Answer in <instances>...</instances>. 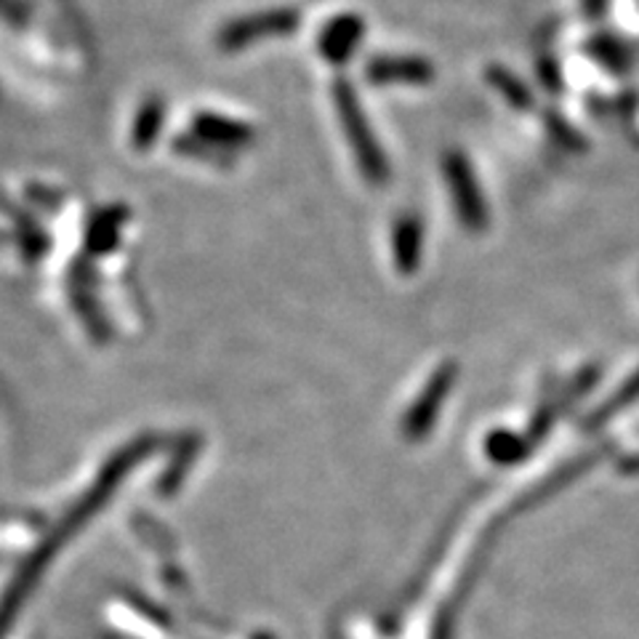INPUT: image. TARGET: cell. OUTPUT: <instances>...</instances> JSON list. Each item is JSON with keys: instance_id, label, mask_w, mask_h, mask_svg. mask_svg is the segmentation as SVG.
I'll return each mask as SVG.
<instances>
[{"instance_id": "cell-1", "label": "cell", "mask_w": 639, "mask_h": 639, "mask_svg": "<svg viewBox=\"0 0 639 639\" xmlns=\"http://www.w3.org/2000/svg\"><path fill=\"white\" fill-rule=\"evenodd\" d=\"M333 107H336V118L342 123L346 145L352 149V158H355L357 169H360V176L368 184H373V187L390 184V158H386L379 136H376L366 110H362V101L357 97L355 86L346 77H336L333 81Z\"/></svg>"}, {"instance_id": "cell-14", "label": "cell", "mask_w": 639, "mask_h": 639, "mask_svg": "<svg viewBox=\"0 0 639 639\" xmlns=\"http://www.w3.org/2000/svg\"><path fill=\"white\" fill-rule=\"evenodd\" d=\"M581 5H583V14L591 16V20H602L607 5H611V0H581Z\"/></svg>"}, {"instance_id": "cell-5", "label": "cell", "mask_w": 639, "mask_h": 639, "mask_svg": "<svg viewBox=\"0 0 639 639\" xmlns=\"http://www.w3.org/2000/svg\"><path fill=\"white\" fill-rule=\"evenodd\" d=\"M366 33V20L360 14L333 16L318 33V53L328 64H333V67H342L360 49Z\"/></svg>"}, {"instance_id": "cell-12", "label": "cell", "mask_w": 639, "mask_h": 639, "mask_svg": "<svg viewBox=\"0 0 639 639\" xmlns=\"http://www.w3.org/2000/svg\"><path fill=\"white\" fill-rule=\"evenodd\" d=\"M160 121H163V105H160V101H152V105H147L145 112H142L139 131H136V142H139V145L152 142L160 131Z\"/></svg>"}, {"instance_id": "cell-4", "label": "cell", "mask_w": 639, "mask_h": 639, "mask_svg": "<svg viewBox=\"0 0 639 639\" xmlns=\"http://www.w3.org/2000/svg\"><path fill=\"white\" fill-rule=\"evenodd\" d=\"M366 77L373 86H427L434 81V64L414 53H376L366 62Z\"/></svg>"}, {"instance_id": "cell-6", "label": "cell", "mask_w": 639, "mask_h": 639, "mask_svg": "<svg viewBox=\"0 0 639 639\" xmlns=\"http://www.w3.org/2000/svg\"><path fill=\"white\" fill-rule=\"evenodd\" d=\"M193 134L230 155L235 152V149L254 145L256 139V131L250 128L248 123L235 121V118L226 115H217V112H200L193 123Z\"/></svg>"}, {"instance_id": "cell-10", "label": "cell", "mask_w": 639, "mask_h": 639, "mask_svg": "<svg viewBox=\"0 0 639 639\" xmlns=\"http://www.w3.org/2000/svg\"><path fill=\"white\" fill-rule=\"evenodd\" d=\"M543 123H546V134L552 136L554 145L567 149V152H583L587 149V139H583L581 134H578L576 128H573L570 123L565 121L563 115H557V112H549L546 118H543Z\"/></svg>"}, {"instance_id": "cell-3", "label": "cell", "mask_w": 639, "mask_h": 639, "mask_svg": "<svg viewBox=\"0 0 639 639\" xmlns=\"http://www.w3.org/2000/svg\"><path fill=\"white\" fill-rule=\"evenodd\" d=\"M298 25H302V11L291 9V5H278V9L254 11V14L226 22L219 29L217 44L224 53H237L261 44V40L285 38V35L296 33Z\"/></svg>"}, {"instance_id": "cell-11", "label": "cell", "mask_w": 639, "mask_h": 639, "mask_svg": "<svg viewBox=\"0 0 639 639\" xmlns=\"http://www.w3.org/2000/svg\"><path fill=\"white\" fill-rule=\"evenodd\" d=\"M179 152L184 155H193L197 160H206V163H222V165H230L232 163V155L224 152V149L208 145V142H202L200 136H184V139L176 142Z\"/></svg>"}, {"instance_id": "cell-9", "label": "cell", "mask_w": 639, "mask_h": 639, "mask_svg": "<svg viewBox=\"0 0 639 639\" xmlns=\"http://www.w3.org/2000/svg\"><path fill=\"white\" fill-rule=\"evenodd\" d=\"M486 77H488V83L493 86V91L499 94V97L504 99L506 105L512 107V110L530 112L536 107L533 91H530V88L525 86L523 77H517L515 73H512V70L501 67V64H491V67L486 70Z\"/></svg>"}, {"instance_id": "cell-8", "label": "cell", "mask_w": 639, "mask_h": 639, "mask_svg": "<svg viewBox=\"0 0 639 639\" xmlns=\"http://www.w3.org/2000/svg\"><path fill=\"white\" fill-rule=\"evenodd\" d=\"M587 53L600 64L602 70L613 75H626L631 70V49L626 40H620L613 33H597L587 40Z\"/></svg>"}, {"instance_id": "cell-7", "label": "cell", "mask_w": 639, "mask_h": 639, "mask_svg": "<svg viewBox=\"0 0 639 639\" xmlns=\"http://www.w3.org/2000/svg\"><path fill=\"white\" fill-rule=\"evenodd\" d=\"M423 219L416 211H403L392 224V254L400 272H414L421 261Z\"/></svg>"}, {"instance_id": "cell-2", "label": "cell", "mask_w": 639, "mask_h": 639, "mask_svg": "<svg viewBox=\"0 0 639 639\" xmlns=\"http://www.w3.org/2000/svg\"><path fill=\"white\" fill-rule=\"evenodd\" d=\"M443 179L464 230L486 232L488 224H491V208H488L486 195H482L475 165L462 149H451V152L443 155Z\"/></svg>"}, {"instance_id": "cell-13", "label": "cell", "mask_w": 639, "mask_h": 639, "mask_svg": "<svg viewBox=\"0 0 639 639\" xmlns=\"http://www.w3.org/2000/svg\"><path fill=\"white\" fill-rule=\"evenodd\" d=\"M539 77H541L543 86H546V91H552V94H560V91H563V75H560V64H557V59H552V57L541 59V64H539Z\"/></svg>"}]
</instances>
